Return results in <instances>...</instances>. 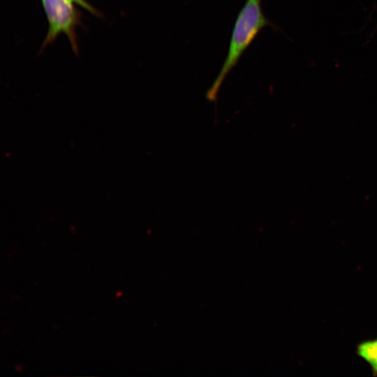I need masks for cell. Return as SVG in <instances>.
Listing matches in <instances>:
<instances>
[{
    "instance_id": "3",
    "label": "cell",
    "mask_w": 377,
    "mask_h": 377,
    "mask_svg": "<svg viewBox=\"0 0 377 377\" xmlns=\"http://www.w3.org/2000/svg\"><path fill=\"white\" fill-rule=\"evenodd\" d=\"M357 354L370 366L374 376H377V339L360 343Z\"/></svg>"
},
{
    "instance_id": "4",
    "label": "cell",
    "mask_w": 377,
    "mask_h": 377,
    "mask_svg": "<svg viewBox=\"0 0 377 377\" xmlns=\"http://www.w3.org/2000/svg\"><path fill=\"white\" fill-rule=\"evenodd\" d=\"M74 1L77 5H79L80 6L82 7L84 9L87 10L88 12L91 13L92 15H95L96 17H101V13L94 8L91 4H90L86 0H72Z\"/></svg>"
},
{
    "instance_id": "1",
    "label": "cell",
    "mask_w": 377,
    "mask_h": 377,
    "mask_svg": "<svg viewBox=\"0 0 377 377\" xmlns=\"http://www.w3.org/2000/svg\"><path fill=\"white\" fill-rule=\"evenodd\" d=\"M274 25L265 17L260 0H246L236 18L227 55L213 84L206 92V99L215 102L225 79L237 64L259 32L265 27Z\"/></svg>"
},
{
    "instance_id": "2",
    "label": "cell",
    "mask_w": 377,
    "mask_h": 377,
    "mask_svg": "<svg viewBox=\"0 0 377 377\" xmlns=\"http://www.w3.org/2000/svg\"><path fill=\"white\" fill-rule=\"evenodd\" d=\"M48 29L42 49L53 43L58 36L65 34L77 54L79 52L76 29L81 24L82 15L72 0H41ZM77 5V4H76Z\"/></svg>"
}]
</instances>
